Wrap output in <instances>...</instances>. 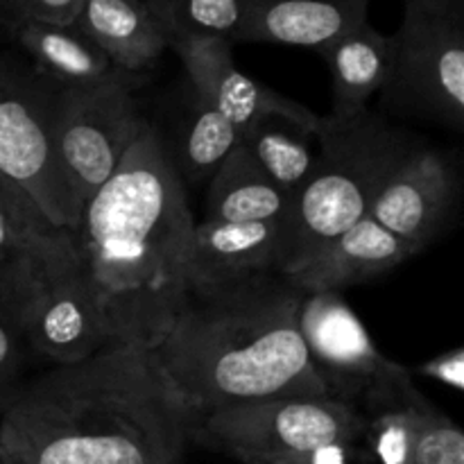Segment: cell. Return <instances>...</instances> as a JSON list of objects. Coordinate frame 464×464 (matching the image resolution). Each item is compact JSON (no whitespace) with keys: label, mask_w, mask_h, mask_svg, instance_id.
Listing matches in <instances>:
<instances>
[{"label":"cell","mask_w":464,"mask_h":464,"mask_svg":"<svg viewBox=\"0 0 464 464\" xmlns=\"http://www.w3.org/2000/svg\"><path fill=\"white\" fill-rule=\"evenodd\" d=\"M193 426L152 349L113 343L18 390L0 464H179Z\"/></svg>","instance_id":"cell-1"},{"label":"cell","mask_w":464,"mask_h":464,"mask_svg":"<svg viewBox=\"0 0 464 464\" xmlns=\"http://www.w3.org/2000/svg\"><path fill=\"white\" fill-rule=\"evenodd\" d=\"M193 213L157 127L145 122L121 166L82 208V275L116 343L154 349L188 302Z\"/></svg>","instance_id":"cell-2"},{"label":"cell","mask_w":464,"mask_h":464,"mask_svg":"<svg viewBox=\"0 0 464 464\" xmlns=\"http://www.w3.org/2000/svg\"><path fill=\"white\" fill-rule=\"evenodd\" d=\"M302 297L281 272L188 295L152 352L195 420L245 403L326 397L299 331Z\"/></svg>","instance_id":"cell-3"},{"label":"cell","mask_w":464,"mask_h":464,"mask_svg":"<svg viewBox=\"0 0 464 464\" xmlns=\"http://www.w3.org/2000/svg\"><path fill=\"white\" fill-rule=\"evenodd\" d=\"M320 154L279 225V272L290 275L317 249L370 216L376 193L399 159L415 145L372 113L320 116Z\"/></svg>","instance_id":"cell-4"},{"label":"cell","mask_w":464,"mask_h":464,"mask_svg":"<svg viewBox=\"0 0 464 464\" xmlns=\"http://www.w3.org/2000/svg\"><path fill=\"white\" fill-rule=\"evenodd\" d=\"M361 411L329 397H290L211 411L195 420L190 442L240 464H272L329 442L362 444Z\"/></svg>","instance_id":"cell-5"},{"label":"cell","mask_w":464,"mask_h":464,"mask_svg":"<svg viewBox=\"0 0 464 464\" xmlns=\"http://www.w3.org/2000/svg\"><path fill=\"white\" fill-rule=\"evenodd\" d=\"M54 95L44 77L0 54V177L50 225L75 234L80 208L54 152Z\"/></svg>","instance_id":"cell-6"},{"label":"cell","mask_w":464,"mask_h":464,"mask_svg":"<svg viewBox=\"0 0 464 464\" xmlns=\"http://www.w3.org/2000/svg\"><path fill=\"white\" fill-rule=\"evenodd\" d=\"M134 84L136 75H125L107 84L63 89L54 95V152L80 216L148 122L131 95Z\"/></svg>","instance_id":"cell-7"},{"label":"cell","mask_w":464,"mask_h":464,"mask_svg":"<svg viewBox=\"0 0 464 464\" xmlns=\"http://www.w3.org/2000/svg\"><path fill=\"white\" fill-rule=\"evenodd\" d=\"M381 104L390 111L464 125V14L403 9Z\"/></svg>","instance_id":"cell-8"},{"label":"cell","mask_w":464,"mask_h":464,"mask_svg":"<svg viewBox=\"0 0 464 464\" xmlns=\"http://www.w3.org/2000/svg\"><path fill=\"white\" fill-rule=\"evenodd\" d=\"M299 331L308 362L329 399L365 411L415 383L408 367L379 352L340 293H304Z\"/></svg>","instance_id":"cell-9"},{"label":"cell","mask_w":464,"mask_h":464,"mask_svg":"<svg viewBox=\"0 0 464 464\" xmlns=\"http://www.w3.org/2000/svg\"><path fill=\"white\" fill-rule=\"evenodd\" d=\"M80 270L71 231L50 225L25 199L0 198V311L25 324L39 299L62 276Z\"/></svg>","instance_id":"cell-10"},{"label":"cell","mask_w":464,"mask_h":464,"mask_svg":"<svg viewBox=\"0 0 464 464\" xmlns=\"http://www.w3.org/2000/svg\"><path fill=\"white\" fill-rule=\"evenodd\" d=\"M458 190L456 168L447 154L415 143L385 177L370 218L424 252L447 229Z\"/></svg>","instance_id":"cell-11"},{"label":"cell","mask_w":464,"mask_h":464,"mask_svg":"<svg viewBox=\"0 0 464 464\" xmlns=\"http://www.w3.org/2000/svg\"><path fill=\"white\" fill-rule=\"evenodd\" d=\"M170 50L179 54L195 93L202 95L236 127L238 139L254 122L267 116L290 118L306 127L320 125V116L311 109L240 71L231 54L229 39L193 41L172 45Z\"/></svg>","instance_id":"cell-12"},{"label":"cell","mask_w":464,"mask_h":464,"mask_svg":"<svg viewBox=\"0 0 464 464\" xmlns=\"http://www.w3.org/2000/svg\"><path fill=\"white\" fill-rule=\"evenodd\" d=\"M23 338L57 367L75 365L116 343L82 267L50 285L23 324Z\"/></svg>","instance_id":"cell-13"},{"label":"cell","mask_w":464,"mask_h":464,"mask_svg":"<svg viewBox=\"0 0 464 464\" xmlns=\"http://www.w3.org/2000/svg\"><path fill=\"white\" fill-rule=\"evenodd\" d=\"M267 272H279L276 222L202 220L195 225L186 267L190 295L213 293Z\"/></svg>","instance_id":"cell-14"},{"label":"cell","mask_w":464,"mask_h":464,"mask_svg":"<svg viewBox=\"0 0 464 464\" xmlns=\"http://www.w3.org/2000/svg\"><path fill=\"white\" fill-rule=\"evenodd\" d=\"M420 252L367 216L284 276L302 293H343L344 288L388 275Z\"/></svg>","instance_id":"cell-15"},{"label":"cell","mask_w":464,"mask_h":464,"mask_svg":"<svg viewBox=\"0 0 464 464\" xmlns=\"http://www.w3.org/2000/svg\"><path fill=\"white\" fill-rule=\"evenodd\" d=\"M372 0H245L234 44H281L320 50L367 21Z\"/></svg>","instance_id":"cell-16"},{"label":"cell","mask_w":464,"mask_h":464,"mask_svg":"<svg viewBox=\"0 0 464 464\" xmlns=\"http://www.w3.org/2000/svg\"><path fill=\"white\" fill-rule=\"evenodd\" d=\"M72 27L130 75L148 71L168 50L143 0H84Z\"/></svg>","instance_id":"cell-17"},{"label":"cell","mask_w":464,"mask_h":464,"mask_svg":"<svg viewBox=\"0 0 464 464\" xmlns=\"http://www.w3.org/2000/svg\"><path fill=\"white\" fill-rule=\"evenodd\" d=\"M320 57L331 72L334 118H352L367 111V102L383 89L392 68V36L370 23L353 27L347 34L322 45Z\"/></svg>","instance_id":"cell-18"},{"label":"cell","mask_w":464,"mask_h":464,"mask_svg":"<svg viewBox=\"0 0 464 464\" xmlns=\"http://www.w3.org/2000/svg\"><path fill=\"white\" fill-rule=\"evenodd\" d=\"M14 34L18 44L34 59L36 71L45 82L63 89H86V86L107 84L125 77L113 66L102 50L95 48L75 27L45 25V23L16 21Z\"/></svg>","instance_id":"cell-19"},{"label":"cell","mask_w":464,"mask_h":464,"mask_svg":"<svg viewBox=\"0 0 464 464\" xmlns=\"http://www.w3.org/2000/svg\"><path fill=\"white\" fill-rule=\"evenodd\" d=\"M290 198L276 188L240 143L211 175L204 202L207 222H276L285 218Z\"/></svg>","instance_id":"cell-20"},{"label":"cell","mask_w":464,"mask_h":464,"mask_svg":"<svg viewBox=\"0 0 464 464\" xmlns=\"http://www.w3.org/2000/svg\"><path fill=\"white\" fill-rule=\"evenodd\" d=\"M317 127H306L290 118L267 116L254 122L238 139L240 148L249 154L258 170L288 198H293L308 179L315 163L311 139Z\"/></svg>","instance_id":"cell-21"},{"label":"cell","mask_w":464,"mask_h":464,"mask_svg":"<svg viewBox=\"0 0 464 464\" xmlns=\"http://www.w3.org/2000/svg\"><path fill=\"white\" fill-rule=\"evenodd\" d=\"M168 48L204 39L234 44L245 18V0H143Z\"/></svg>","instance_id":"cell-22"},{"label":"cell","mask_w":464,"mask_h":464,"mask_svg":"<svg viewBox=\"0 0 464 464\" xmlns=\"http://www.w3.org/2000/svg\"><path fill=\"white\" fill-rule=\"evenodd\" d=\"M193 98L181 125L177 161L172 163L181 179L186 177L190 181H202L211 179L213 172L238 145V131L202 95L195 93Z\"/></svg>","instance_id":"cell-23"},{"label":"cell","mask_w":464,"mask_h":464,"mask_svg":"<svg viewBox=\"0 0 464 464\" xmlns=\"http://www.w3.org/2000/svg\"><path fill=\"white\" fill-rule=\"evenodd\" d=\"M421 392L415 383L372 403L361 411L365 420L362 447L376 464H417V401Z\"/></svg>","instance_id":"cell-24"},{"label":"cell","mask_w":464,"mask_h":464,"mask_svg":"<svg viewBox=\"0 0 464 464\" xmlns=\"http://www.w3.org/2000/svg\"><path fill=\"white\" fill-rule=\"evenodd\" d=\"M417 464H464L460 426L421 394L417 401Z\"/></svg>","instance_id":"cell-25"},{"label":"cell","mask_w":464,"mask_h":464,"mask_svg":"<svg viewBox=\"0 0 464 464\" xmlns=\"http://www.w3.org/2000/svg\"><path fill=\"white\" fill-rule=\"evenodd\" d=\"M25 347L21 326L0 311V417L23 388L21 372L25 365Z\"/></svg>","instance_id":"cell-26"},{"label":"cell","mask_w":464,"mask_h":464,"mask_svg":"<svg viewBox=\"0 0 464 464\" xmlns=\"http://www.w3.org/2000/svg\"><path fill=\"white\" fill-rule=\"evenodd\" d=\"M16 21L71 27L84 0H5Z\"/></svg>","instance_id":"cell-27"},{"label":"cell","mask_w":464,"mask_h":464,"mask_svg":"<svg viewBox=\"0 0 464 464\" xmlns=\"http://www.w3.org/2000/svg\"><path fill=\"white\" fill-rule=\"evenodd\" d=\"M421 379L435 381V383L444 385V388L456 390L458 394L464 392V349L453 347L449 352L438 353V356L429 358L421 362L415 370Z\"/></svg>","instance_id":"cell-28"},{"label":"cell","mask_w":464,"mask_h":464,"mask_svg":"<svg viewBox=\"0 0 464 464\" xmlns=\"http://www.w3.org/2000/svg\"><path fill=\"white\" fill-rule=\"evenodd\" d=\"M362 451V444L352 442H329L320 447L306 449V451L290 453L272 464H356Z\"/></svg>","instance_id":"cell-29"},{"label":"cell","mask_w":464,"mask_h":464,"mask_svg":"<svg viewBox=\"0 0 464 464\" xmlns=\"http://www.w3.org/2000/svg\"><path fill=\"white\" fill-rule=\"evenodd\" d=\"M403 9L426 14H464V0H403Z\"/></svg>","instance_id":"cell-30"},{"label":"cell","mask_w":464,"mask_h":464,"mask_svg":"<svg viewBox=\"0 0 464 464\" xmlns=\"http://www.w3.org/2000/svg\"><path fill=\"white\" fill-rule=\"evenodd\" d=\"M0 198H7V199H25V202H30V199H27L25 195L21 193V190H16L12 184H7V181H5L3 177H0ZM30 204H32V202H30ZM32 207H34V204H32ZM34 208H36V207H34Z\"/></svg>","instance_id":"cell-31"},{"label":"cell","mask_w":464,"mask_h":464,"mask_svg":"<svg viewBox=\"0 0 464 464\" xmlns=\"http://www.w3.org/2000/svg\"><path fill=\"white\" fill-rule=\"evenodd\" d=\"M14 23H16V18H14L12 9L7 7L5 0H0V27H14Z\"/></svg>","instance_id":"cell-32"}]
</instances>
